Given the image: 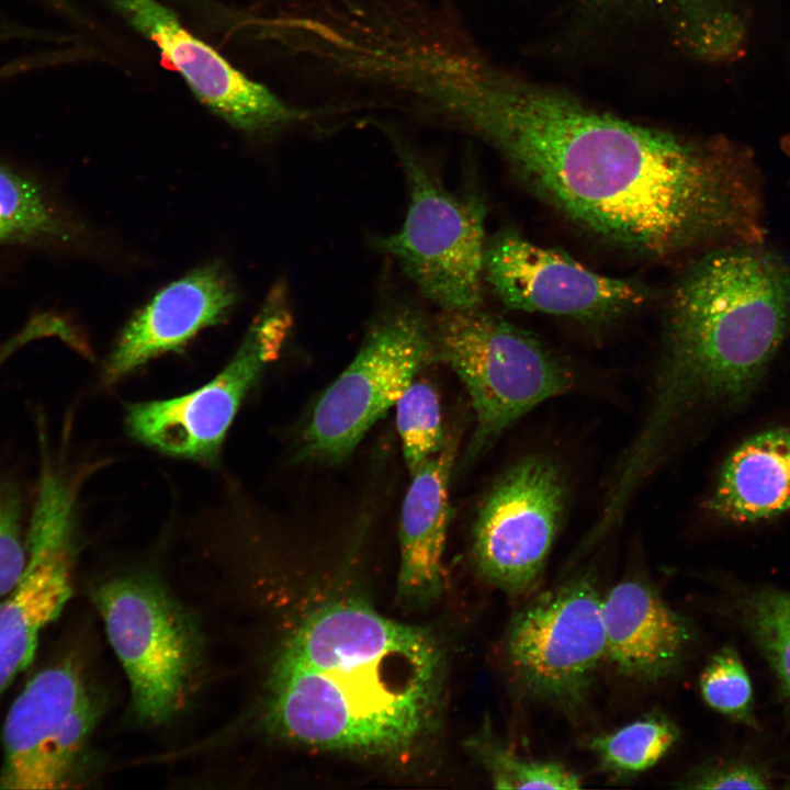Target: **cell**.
<instances>
[{
    "label": "cell",
    "mask_w": 790,
    "mask_h": 790,
    "mask_svg": "<svg viewBox=\"0 0 790 790\" xmlns=\"http://www.w3.org/2000/svg\"><path fill=\"white\" fill-rule=\"evenodd\" d=\"M464 125L552 206L630 250L764 242L756 167L732 149L514 83L490 82Z\"/></svg>",
    "instance_id": "6da1fadb"
},
{
    "label": "cell",
    "mask_w": 790,
    "mask_h": 790,
    "mask_svg": "<svg viewBox=\"0 0 790 790\" xmlns=\"http://www.w3.org/2000/svg\"><path fill=\"white\" fill-rule=\"evenodd\" d=\"M443 661L422 628L340 600L285 642L269 680L266 720L280 736L321 749L381 754L411 745L436 709Z\"/></svg>",
    "instance_id": "7a4b0ae2"
},
{
    "label": "cell",
    "mask_w": 790,
    "mask_h": 790,
    "mask_svg": "<svg viewBox=\"0 0 790 790\" xmlns=\"http://www.w3.org/2000/svg\"><path fill=\"white\" fill-rule=\"evenodd\" d=\"M790 331V266L763 244L712 250L676 287L641 428L614 470L634 489L700 413L744 398Z\"/></svg>",
    "instance_id": "3957f363"
},
{
    "label": "cell",
    "mask_w": 790,
    "mask_h": 790,
    "mask_svg": "<svg viewBox=\"0 0 790 790\" xmlns=\"http://www.w3.org/2000/svg\"><path fill=\"white\" fill-rule=\"evenodd\" d=\"M432 325L438 361L459 376L474 411L467 463L523 415L574 385L572 371L533 335L481 307L441 311Z\"/></svg>",
    "instance_id": "277c9868"
},
{
    "label": "cell",
    "mask_w": 790,
    "mask_h": 790,
    "mask_svg": "<svg viewBox=\"0 0 790 790\" xmlns=\"http://www.w3.org/2000/svg\"><path fill=\"white\" fill-rule=\"evenodd\" d=\"M438 361L433 325L413 307H393L370 326L350 364L315 403L298 458L320 465L347 459L405 390Z\"/></svg>",
    "instance_id": "5b68a950"
},
{
    "label": "cell",
    "mask_w": 790,
    "mask_h": 790,
    "mask_svg": "<svg viewBox=\"0 0 790 790\" xmlns=\"http://www.w3.org/2000/svg\"><path fill=\"white\" fill-rule=\"evenodd\" d=\"M392 138L410 200L403 226L375 238L374 246L393 257L441 311L479 308L486 246L483 200L447 190L407 145Z\"/></svg>",
    "instance_id": "8992f818"
},
{
    "label": "cell",
    "mask_w": 790,
    "mask_h": 790,
    "mask_svg": "<svg viewBox=\"0 0 790 790\" xmlns=\"http://www.w3.org/2000/svg\"><path fill=\"white\" fill-rule=\"evenodd\" d=\"M109 641L127 675L138 720L166 722L181 708L199 656L196 630L155 580L123 576L92 591Z\"/></svg>",
    "instance_id": "52a82bcc"
},
{
    "label": "cell",
    "mask_w": 790,
    "mask_h": 790,
    "mask_svg": "<svg viewBox=\"0 0 790 790\" xmlns=\"http://www.w3.org/2000/svg\"><path fill=\"white\" fill-rule=\"evenodd\" d=\"M40 473L26 531V563L0 602V695L32 663L41 632L72 595L76 485L40 435Z\"/></svg>",
    "instance_id": "ba28073f"
},
{
    "label": "cell",
    "mask_w": 790,
    "mask_h": 790,
    "mask_svg": "<svg viewBox=\"0 0 790 790\" xmlns=\"http://www.w3.org/2000/svg\"><path fill=\"white\" fill-rule=\"evenodd\" d=\"M511 670L533 698L572 709L586 698L606 658L602 596L589 574L538 595L512 619Z\"/></svg>",
    "instance_id": "9c48e42d"
},
{
    "label": "cell",
    "mask_w": 790,
    "mask_h": 790,
    "mask_svg": "<svg viewBox=\"0 0 790 790\" xmlns=\"http://www.w3.org/2000/svg\"><path fill=\"white\" fill-rule=\"evenodd\" d=\"M566 485L543 455L524 456L495 482L475 517L472 556L479 574L510 595L541 580L560 529Z\"/></svg>",
    "instance_id": "30bf717a"
},
{
    "label": "cell",
    "mask_w": 790,
    "mask_h": 790,
    "mask_svg": "<svg viewBox=\"0 0 790 790\" xmlns=\"http://www.w3.org/2000/svg\"><path fill=\"white\" fill-rule=\"evenodd\" d=\"M289 324L281 290H275L233 359L212 381L180 397L128 407L132 436L171 455L201 461L216 459L238 407L264 366L275 358Z\"/></svg>",
    "instance_id": "8fae6325"
},
{
    "label": "cell",
    "mask_w": 790,
    "mask_h": 790,
    "mask_svg": "<svg viewBox=\"0 0 790 790\" xmlns=\"http://www.w3.org/2000/svg\"><path fill=\"white\" fill-rule=\"evenodd\" d=\"M98 712L72 659L34 675L5 716L0 789L65 788Z\"/></svg>",
    "instance_id": "7c38bea8"
},
{
    "label": "cell",
    "mask_w": 790,
    "mask_h": 790,
    "mask_svg": "<svg viewBox=\"0 0 790 790\" xmlns=\"http://www.w3.org/2000/svg\"><path fill=\"white\" fill-rule=\"evenodd\" d=\"M484 280L510 309L597 319L640 305L645 291L506 230L485 246Z\"/></svg>",
    "instance_id": "4fadbf2b"
},
{
    "label": "cell",
    "mask_w": 790,
    "mask_h": 790,
    "mask_svg": "<svg viewBox=\"0 0 790 790\" xmlns=\"http://www.w3.org/2000/svg\"><path fill=\"white\" fill-rule=\"evenodd\" d=\"M121 15L180 74L193 94L233 127L262 135L304 120L266 86L235 68L189 32L159 0H111Z\"/></svg>",
    "instance_id": "5bb4252c"
},
{
    "label": "cell",
    "mask_w": 790,
    "mask_h": 790,
    "mask_svg": "<svg viewBox=\"0 0 790 790\" xmlns=\"http://www.w3.org/2000/svg\"><path fill=\"white\" fill-rule=\"evenodd\" d=\"M237 302L218 262L195 268L158 291L126 324L105 366L114 382L147 361L182 348L201 330L222 323Z\"/></svg>",
    "instance_id": "9a60e30c"
},
{
    "label": "cell",
    "mask_w": 790,
    "mask_h": 790,
    "mask_svg": "<svg viewBox=\"0 0 790 790\" xmlns=\"http://www.w3.org/2000/svg\"><path fill=\"white\" fill-rule=\"evenodd\" d=\"M606 658L623 675L658 680L682 663L692 642L687 619L647 582L627 578L602 597Z\"/></svg>",
    "instance_id": "2e32d148"
},
{
    "label": "cell",
    "mask_w": 790,
    "mask_h": 790,
    "mask_svg": "<svg viewBox=\"0 0 790 790\" xmlns=\"http://www.w3.org/2000/svg\"><path fill=\"white\" fill-rule=\"evenodd\" d=\"M456 450L458 440L447 437L441 450L411 474L403 501L397 586L411 602H429L443 588L442 556L451 517L449 486Z\"/></svg>",
    "instance_id": "e0dca14e"
},
{
    "label": "cell",
    "mask_w": 790,
    "mask_h": 790,
    "mask_svg": "<svg viewBox=\"0 0 790 790\" xmlns=\"http://www.w3.org/2000/svg\"><path fill=\"white\" fill-rule=\"evenodd\" d=\"M707 508L738 523L790 509V429H770L741 443L725 461Z\"/></svg>",
    "instance_id": "ac0fdd59"
},
{
    "label": "cell",
    "mask_w": 790,
    "mask_h": 790,
    "mask_svg": "<svg viewBox=\"0 0 790 790\" xmlns=\"http://www.w3.org/2000/svg\"><path fill=\"white\" fill-rule=\"evenodd\" d=\"M87 234L40 183L0 162V245L79 248Z\"/></svg>",
    "instance_id": "d6986e66"
},
{
    "label": "cell",
    "mask_w": 790,
    "mask_h": 790,
    "mask_svg": "<svg viewBox=\"0 0 790 790\" xmlns=\"http://www.w3.org/2000/svg\"><path fill=\"white\" fill-rule=\"evenodd\" d=\"M679 736L677 725L655 712L592 737L589 747L605 770L617 776H634L658 764Z\"/></svg>",
    "instance_id": "ffe728a7"
},
{
    "label": "cell",
    "mask_w": 790,
    "mask_h": 790,
    "mask_svg": "<svg viewBox=\"0 0 790 790\" xmlns=\"http://www.w3.org/2000/svg\"><path fill=\"white\" fill-rule=\"evenodd\" d=\"M395 406L403 456L413 474L445 442L439 395L429 383L414 381Z\"/></svg>",
    "instance_id": "44dd1931"
},
{
    "label": "cell",
    "mask_w": 790,
    "mask_h": 790,
    "mask_svg": "<svg viewBox=\"0 0 790 790\" xmlns=\"http://www.w3.org/2000/svg\"><path fill=\"white\" fill-rule=\"evenodd\" d=\"M746 621L790 698V591L763 589L746 601Z\"/></svg>",
    "instance_id": "7402d4cb"
},
{
    "label": "cell",
    "mask_w": 790,
    "mask_h": 790,
    "mask_svg": "<svg viewBox=\"0 0 790 790\" xmlns=\"http://www.w3.org/2000/svg\"><path fill=\"white\" fill-rule=\"evenodd\" d=\"M476 746L497 789L568 790L582 787L580 776L558 763L523 759L489 741Z\"/></svg>",
    "instance_id": "603a6c76"
},
{
    "label": "cell",
    "mask_w": 790,
    "mask_h": 790,
    "mask_svg": "<svg viewBox=\"0 0 790 790\" xmlns=\"http://www.w3.org/2000/svg\"><path fill=\"white\" fill-rule=\"evenodd\" d=\"M699 687L711 709L745 723L754 722L752 682L735 648L724 646L711 657Z\"/></svg>",
    "instance_id": "cb8c5ba5"
},
{
    "label": "cell",
    "mask_w": 790,
    "mask_h": 790,
    "mask_svg": "<svg viewBox=\"0 0 790 790\" xmlns=\"http://www.w3.org/2000/svg\"><path fill=\"white\" fill-rule=\"evenodd\" d=\"M26 555L20 492L14 483L0 477V597L19 580Z\"/></svg>",
    "instance_id": "d4e9b609"
},
{
    "label": "cell",
    "mask_w": 790,
    "mask_h": 790,
    "mask_svg": "<svg viewBox=\"0 0 790 790\" xmlns=\"http://www.w3.org/2000/svg\"><path fill=\"white\" fill-rule=\"evenodd\" d=\"M688 789H767L769 779L758 766L727 761L704 766L688 775L679 786Z\"/></svg>",
    "instance_id": "484cf974"
},
{
    "label": "cell",
    "mask_w": 790,
    "mask_h": 790,
    "mask_svg": "<svg viewBox=\"0 0 790 790\" xmlns=\"http://www.w3.org/2000/svg\"><path fill=\"white\" fill-rule=\"evenodd\" d=\"M20 34L21 33H20L19 29L11 25L4 19L0 18V41L8 40L11 37H19V36H21Z\"/></svg>",
    "instance_id": "4316f807"
},
{
    "label": "cell",
    "mask_w": 790,
    "mask_h": 790,
    "mask_svg": "<svg viewBox=\"0 0 790 790\" xmlns=\"http://www.w3.org/2000/svg\"><path fill=\"white\" fill-rule=\"evenodd\" d=\"M45 1L53 5H59L63 2V0H45Z\"/></svg>",
    "instance_id": "83f0119b"
}]
</instances>
